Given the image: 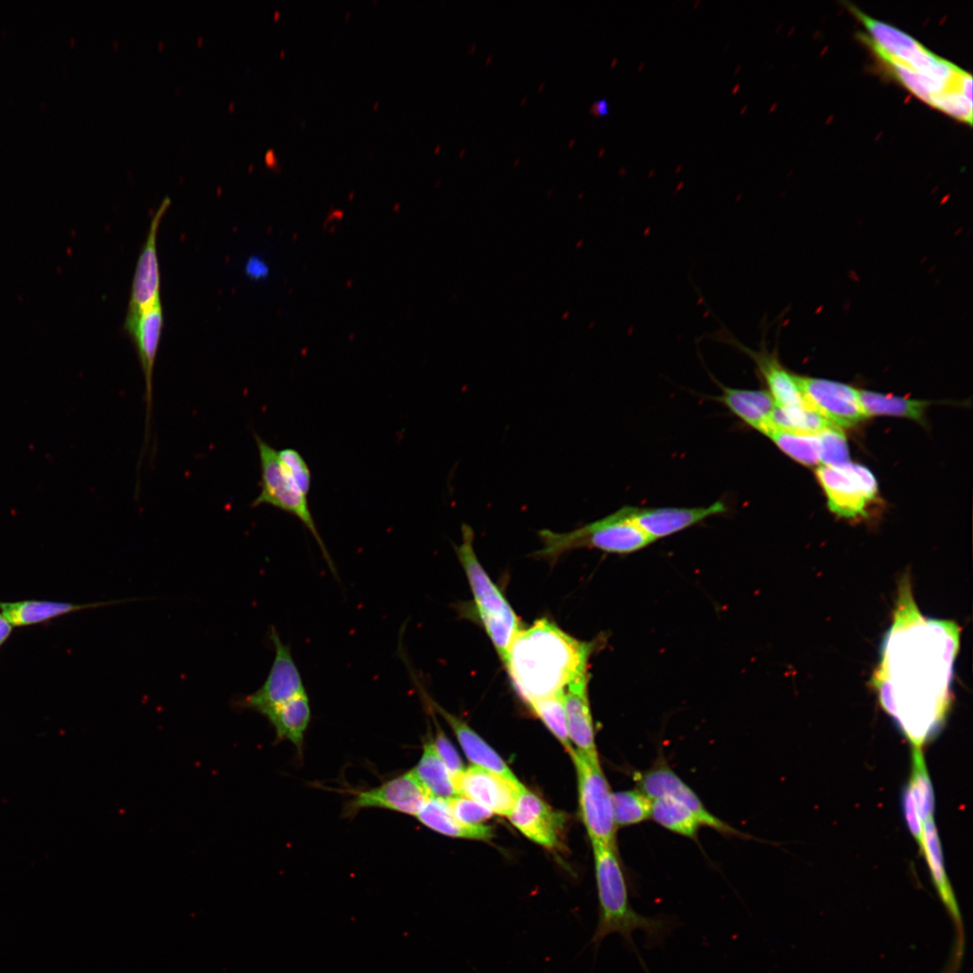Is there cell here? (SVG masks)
<instances>
[{"mask_svg": "<svg viewBox=\"0 0 973 973\" xmlns=\"http://www.w3.org/2000/svg\"><path fill=\"white\" fill-rule=\"evenodd\" d=\"M959 638L955 622L921 614L905 577L871 685L913 747L937 732L950 708Z\"/></svg>", "mask_w": 973, "mask_h": 973, "instance_id": "cell-1", "label": "cell"}, {"mask_svg": "<svg viewBox=\"0 0 973 973\" xmlns=\"http://www.w3.org/2000/svg\"><path fill=\"white\" fill-rule=\"evenodd\" d=\"M593 650V642L577 640L541 618L516 635L503 663L514 687L529 705L564 693L568 684L587 673Z\"/></svg>", "mask_w": 973, "mask_h": 973, "instance_id": "cell-2", "label": "cell"}, {"mask_svg": "<svg viewBox=\"0 0 973 973\" xmlns=\"http://www.w3.org/2000/svg\"><path fill=\"white\" fill-rule=\"evenodd\" d=\"M598 897V918L590 944L597 950L610 934H619L629 950L641 959L632 933L642 931L650 944H659L670 932L674 923L666 916L648 917L637 913L629 899L625 875L615 847L592 841Z\"/></svg>", "mask_w": 973, "mask_h": 973, "instance_id": "cell-3", "label": "cell"}, {"mask_svg": "<svg viewBox=\"0 0 973 973\" xmlns=\"http://www.w3.org/2000/svg\"><path fill=\"white\" fill-rule=\"evenodd\" d=\"M542 548L535 557L555 561L564 553L577 549H597L605 552L627 554L652 542L634 523L627 506L614 514L568 532L548 529L538 532Z\"/></svg>", "mask_w": 973, "mask_h": 973, "instance_id": "cell-4", "label": "cell"}, {"mask_svg": "<svg viewBox=\"0 0 973 973\" xmlns=\"http://www.w3.org/2000/svg\"><path fill=\"white\" fill-rule=\"evenodd\" d=\"M461 532L462 543L454 545V550L468 577L478 617L504 662L513 641L523 630L521 622L481 566L473 548L474 531L463 523Z\"/></svg>", "mask_w": 973, "mask_h": 973, "instance_id": "cell-5", "label": "cell"}, {"mask_svg": "<svg viewBox=\"0 0 973 973\" xmlns=\"http://www.w3.org/2000/svg\"><path fill=\"white\" fill-rule=\"evenodd\" d=\"M854 16L867 29L863 41L875 53H880L929 77L955 85L964 70L936 56L915 39L901 30L872 18L853 5H849Z\"/></svg>", "mask_w": 973, "mask_h": 973, "instance_id": "cell-6", "label": "cell"}, {"mask_svg": "<svg viewBox=\"0 0 973 973\" xmlns=\"http://www.w3.org/2000/svg\"><path fill=\"white\" fill-rule=\"evenodd\" d=\"M254 438L260 464V492L251 505H268L296 516L313 535L330 570L337 577L336 568L317 529L307 496L285 473L277 450L259 434L254 433Z\"/></svg>", "mask_w": 973, "mask_h": 973, "instance_id": "cell-7", "label": "cell"}, {"mask_svg": "<svg viewBox=\"0 0 973 973\" xmlns=\"http://www.w3.org/2000/svg\"><path fill=\"white\" fill-rule=\"evenodd\" d=\"M568 753L576 768L580 814L590 840L615 847L613 793L599 759H592L574 748Z\"/></svg>", "mask_w": 973, "mask_h": 973, "instance_id": "cell-8", "label": "cell"}, {"mask_svg": "<svg viewBox=\"0 0 973 973\" xmlns=\"http://www.w3.org/2000/svg\"><path fill=\"white\" fill-rule=\"evenodd\" d=\"M815 474L826 495L829 509L840 517L867 515L878 495V483L866 467L849 462L841 467L820 466Z\"/></svg>", "mask_w": 973, "mask_h": 973, "instance_id": "cell-9", "label": "cell"}, {"mask_svg": "<svg viewBox=\"0 0 973 973\" xmlns=\"http://www.w3.org/2000/svg\"><path fill=\"white\" fill-rule=\"evenodd\" d=\"M268 638L275 650L274 660L268 675L258 690L235 701L234 705L238 708L262 714L269 708L305 693L290 646L282 641L274 626L270 627Z\"/></svg>", "mask_w": 973, "mask_h": 973, "instance_id": "cell-10", "label": "cell"}, {"mask_svg": "<svg viewBox=\"0 0 973 973\" xmlns=\"http://www.w3.org/2000/svg\"><path fill=\"white\" fill-rule=\"evenodd\" d=\"M429 798L413 771L409 770L377 787L355 792L345 805L344 814L353 817L360 810L380 808L416 816Z\"/></svg>", "mask_w": 973, "mask_h": 973, "instance_id": "cell-11", "label": "cell"}, {"mask_svg": "<svg viewBox=\"0 0 973 973\" xmlns=\"http://www.w3.org/2000/svg\"><path fill=\"white\" fill-rule=\"evenodd\" d=\"M796 380L808 405L832 424L850 427L867 418L859 390L851 386L798 375Z\"/></svg>", "mask_w": 973, "mask_h": 973, "instance_id": "cell-12", "label": "cell"}, {"mask_svg": "<svg viewBox=\"0 0 973 973\" xmlns=\"http://www.w3.org/2000/svg\"><path fill=\"white\" fill-rule=\"evenodd\" d=\"M453 783L459 796L479 803L493 814L507 817L524 787L518 779L477 766L464 769L453 778Z\"/></svg>", "mask_w": 973, "mask_h": 973, "instance_id": "cell-13", "label": "cell"}, {"mask_svg": "<svg viewBox=\"0 0 973 973\" xmlns=\"http://www.w3.org/2000/svg\"><path fill=\"white\" fill-rule=\"evenodd\" d=\"M638 789L650 799L660 796L674 798L688 807L702 825L711 827L722 833H740L733 827L717 818L704 805L696 794L666 763H659L634 777Z\"/></svg>", "mask_w": 973, "mask_h": 973, "instance_id": "cell-14", "label": "cell"}, {"mask_svg": "<svg viewBox=\"0 0 973 973\" xmlns=\"http://www.w3.org/2000/svg\"><path fill=\"white\" fill-rule=\"evenodd\" d=\"M928 862L931 875L939 896L949 913L956 930V940L951 959L944 973H958L964 951V929L959 907L947 877L941 854V842L933 819L924 822L922 849Z\"/></svg>", "mask_w": 973, "mask_h": 973, "instance_id": "cell-15", "label": "cell"}, {"mask_svg": "<svg viewBox=\"0 0 973 973\" xmlns=\"http://www.w3.org/2000/svg\"><path fill=\"white\" fill-rule=\"evenodd\" d=\"M508 818L527 838L546 848L559 842L564 815L523 787Z\"/></svg>", "mask_w": 973, "mask_h": 973, "instance_id": "cell-16", "label": "cell"}, {"mask_svg": "<svg viewBox=\"0 0 973 973\" xmlns=\"http://www.w3.org/2000/svg\"><path fill=\"white\" fill-rule=\"evenodd\" d=\"M718 339H722L723 341L738 349L754 361L757 369L768 386L769 394L776 406L796 408L810 405L805 401L797 383L796 375L790 373L780 363L777 354L770 352L765 344L762 343L759 350H755L748 348L727 332L721 334Z\"/></svg>", "mask_w": 973, "mask_h": 973, "instance_id": "cell-17", "label": "cell"}, {"mask_svg": "<svg viewBox=\"0 0 973 973\" xmlns=\"http://www.w3.org/2000/svg\"><path fill=\"white\" fill-rule=\"evenodd\" d=\"M163 326L160 302L140 313H128L124 328L135 342L145 379L146 438L152 413V377Z\"/></svg>", "mask_w": 973, "mask_h": 973, "instance_id": "cell-18", "label": "cell"}, {"mask_svg": "<svg viewBox=\"0 0 973 973\" xmlns=\"http://www.w3.org/2000/svg\"><path fill=\"white\" fill-rule=\"evenodd\" d=\"M166 196L154 214L145 244L141 251L132 285L128 313H140L160 302L157 235L161 219L170 205Z\"/></svg>", "mask_w": 973, "mask_h": 973, "instance_id": "cell-19", "label": "cell"}, {"mask_svg": "<svg viewBox=\"0 0 973 973\" xmlns=\"http://www.w3.org/2000/svg\"><path fill=\"white\" fill-rule=\"evenodd\" d=\"M634 523L650 538L652 541L678 532L707 517L726 511L721 501L707 507H658L640 508L627 506Z\"/></svg>", "mask_w": 973, "mask_h": 973, "instance_id": "cell-20", "label": "cell"}, {"mask_svg": "<svg viewBox=\"0 0 973 973\" xmlns=\"http://www.w3.org/2000/svg\"><path fill=\"white\" fill-rule=\"evenodd\" d=\"M132 600L135 599L110 600L86 604L39 599L0 601V612L14 627H26L48 623L56 618L78 611L99 608Z\"/></svg>", "mask_w": 973, "mask_h": 973, "instance_id": "cell-21", "label": "cell"}, {"mask_svg": "<svg viewBox=\"0 0 973 973\" xmlns=\"http://www.w3.org/2000/svg\"><path fill=\"white\" fill-rule=\"evenodd\" d=\"M588 673L573 680L564 692V707L568 737L577 750L592 759H599L595 743L593 721L587 696Z\"/></svg>", "mask_w": 973, "mask_h": 973, "instance_id": "cell-22", "label": "cell"}, {"mask_svg": "<svg viewBox=\"0 0 973 973\" xmlns=\"http://www.w3.org/2000/svg\"><path fill=\"white\" fill-rule=\"evenodd\" d=\"M429 705L439 713L454 732L469 761L480 768L501 774L510 779L516 777L501 757L477 735L465 722L451 714L423 693Z\"/></svg>", "mask_w": 973, "mask_h": 973, "instance_id": "cell-23", "label": "cell"}, {"mask_svg": "<svg viewBox=\"0 0 973 973\" xmlns=\"http://www.w3.org/2000/svg\"><path fill=\"white\" fill-rule=\"evenodd\" d=\"M261 714L274 728L276 741H290L301 758L305 734L311 720V707L306 692L269 708Z\"/></svg>", "mask_w": 973, "mask_h": 973, "instance_id": "cell-24", "label": "cell"}, {"mask_svg": "<svg viewBox=\"0 0 973 973\" xmlns=\"http://www.w3.org/2000/svg\"><path fill=\"white\" fill-rule=\"evenodd\" d=\"M719 400L746 424L768 435L776 404L766 390L723 387Z\"/></svg>", "mask_w": 973, "mask_h": 973, "instance_id": "cell-25", "label": "cell"}, {"mask_svg": "<svg viewBox=\"0 0 973 973\" xmlns=\"http://www.w3.org/2000/svg\"><path fill=\"white\" fill-rule=\"evenodd\" d=\"M416 818L426 827L450 837L486 841L493 836L489 825L465 824L451 813L448 801L430 797L416 814Z\"/></svg>", "mask_w": 973, "mask_h": 973, "instance_id": "cell-26", "label": "cell"}, {"mask_svg": "<svg viewBox=\"0 0 973 973\" xmlns=\"http://www.w3.org/2000/svg\"><path fill=\"white\" fill-rule=\"evenodd\" d=\"M412 771L430 797L449 801L459 796L432 739L424 741L421 758Z\"/></svg>", "mask_w": 973, "mask_h": 973, "instance_id": "cell-27", "label": "cell"}, {"mask_svg": "<svg viewBox=\"0 0 973 973\" xmlns=\"http://www.w3.org/2000/svg\"><path fill=\"white\" fill-rule=\"evenodd\" d=\"M859 398L865 415H893L923 423L929 402L859 390Z\"/></svg>", "mask_w": 973, "mask_h": 973, "instance_id": "cell-28", "label": "cell"}, {"mask_svg": "<svg viewBox=\"0 0 973 973\" xmlns=\"http://www.w3.org/2000/svg\"><path fill=\"white\" fill-rule=\"evenodd\" d=\"M650 817L665 829L691 839L702 825L688 807L669 796L652 799Z\"/></svg>", "mask_w": 973, "mask_h": 973, "instance_id": "cell-29", "label": "cell"}, {"mask_svg": "<svg viewBox=\"0 0 973 973\" xmlns=\"http://www.w3.org/2000/svg\"><path fill=\"white\" fill-rule=\"evenodd\" d=\"M787 456L808 466L820 461V441L815 433L772 429L767 435Z\"/></svg>", "mask_w": 973, "mask_h": 973, "instance_id": "cell-30", "label": "cell"}, {"mask_svg": "<svg viewBox=\"0 0 973 973\" xmlns=\"http://www.w3.org/2000/svg\"><path fill=\"white\" fill-rule=\"evenodd\" d=\"M652 799L640 789L612 794L614 820L617 826L640 823L650 817Z\"/></svg>", "mask_w": 973, "mask_h": 973, "instance_id": "cell-31", "label": "cell"}, {"mask_svg": "<svg viewBox=\"0 0 973 973\" xmlns=\"http://www.w3.org/2000/svg\"><path fill=\"white\" fill-rule=\"evenodd\" d=\"M912 760L913 769L909 786L916 804L919 817L925 822L932 818L934 796L922 748L913 747Z\"/></svg>", "mask_w": 973, "mask_h": 973, "instance_id": "cell-32", "label": "cell"}, {"mask_svg": "<svg viewBox=\"0 0 973 973\" xmlns=\"http://www.w3.org/2000/svg\"><path fill=\"white\" fill-rule=\"evenodd\" d=\"M529 706L569 752L573 747L568 732L564 693L537 700Z\"/></svg>", "mask_w": 973, "mask_h": 973, "instance_id": "cell-33", "label": "cell"}, {"mask_svg": "<svg viewBox=\"0 0 973 973\" xmlns=\"http://www.w3.org/2000/svg\"><path fill=\"white\" fill-rule=\"evenodd\" d=\"M817 435L820 441V461L823 466L838 468L850 462L847 439L841 427L832 424Z\"/></svg>", "mask_w": 973, "mask_h": 973, "instance_id": "cell-34", "label": "cell"}, {"mask_svg": "<svg viewBox=\"0 0 973 973\" xmlns=\"http://www.w3.org/2000/svg\"><path fill=\"white\" fill-rule=\"evenodd\" d=\"M277 455L286 476L303 494L308 496L311 490L312 475L303 456L293 448H285L277 451Z\"/></svg>", "mask_w": 973, "mask_h": 973, "instance_id": "cell-35", "label": "cell"}, {"mask_svg": "<svg viewBox=\"0 0 973 973\" xmlns=\"http://www.w3.org/2000/svg\"><path fill=\"white\" fill-rule=\"evenodd\" d=\"M932 106L963 123H972V100L957 90L940 95Z\"/></svg>", "mask_w": 973, "mask_h": 973, "instance_id": "cell-36", "label": "cell"}, {"mask_svg": "<svg viewBox=\"0 0 973 973\" xmlns=\"http://www.w3.org/2000/svg\"><path fill=\"white\" fill-rule=\"evenodd\" d=\"M448 804L453 815L465 824H482L493 815L486 807L463 796L449 800Z\"/></svg>", "mask_w": 973, "mask_h": 973, "instance_id": "cell-37", "label": "cell"}, {"mask_svg": "<svg viewBox=\"0 0 973 973\" xmlns=\"http://www.w3.org/2000/svg\"><path fill=\"white\" fill-rule=\"evenodd\" d=\"M434 721L436 723V735L432 741L439 757L447 768L453 780V778L460 774L465 768L459 755L450 741L445 736L441 729H440L435 719Z\"/></svg>", "mask_w": 973, "mask_h": 973, "instance_id": "cell-38", "label": "cell"}, {"mask_svg": "<svg viewBox=\"0 0 973 973\" xmlns=\"http://www.w3.org/2000/svg\"><path fill=\"white\" fill-rule=\"evenodd\" d=\"M902 804L904 815L908 825V828L916 840L918 845L922 849L923 842V828L921 819L919 817L916 804L911 790L910 786L905 787L903 796Z\"/></svg>", "mask_w": 973, "mask_h": 973, "instance_id": "cell-39", "label": "cell"}, {"mask_svg": "<svg viewBox=\"0 0 973 973\" xmlns=\"http://www.w3.org/2000/svg\"><path fill=\"white\" fill-rule=\"evenodd\" d=\"M245 273L251 279L266 278L269 273L268 264L257 256L250 257L245 265Z\"/></svg>", "mask_w": 973, "mask_h": 973, "instance_id": "cell-40", "label": "cell"}, {"mask_svg": "<svg viewBox=\"0 0 973 973\" xmlns=\"http://www.w3.org/2000/svg\"><path fill=\"white\" fill-rule=\"evenodd\" d=\"M590 113L598 118H604L611 114V104L606 97H600L593 101L590 105Z\"/></svg>", "mask_w": 973, "mask_h": 973, "instance_id": "cell-41", "label": "cell"}, {"mask_svg": "<svg viewBox=\"0 0 973 973\" xmlns=\"http://www.w3.org/2000/svg\"><path fill=\"white\" fill-rule=\"evenodd\" d=\"M14 630L12 623L0 612V649L8 641Z\"/></svg>", "mask_w": 973, "mask_h": 973, "instance_id": "cell-42", "label": "cell"}]
</instances>
